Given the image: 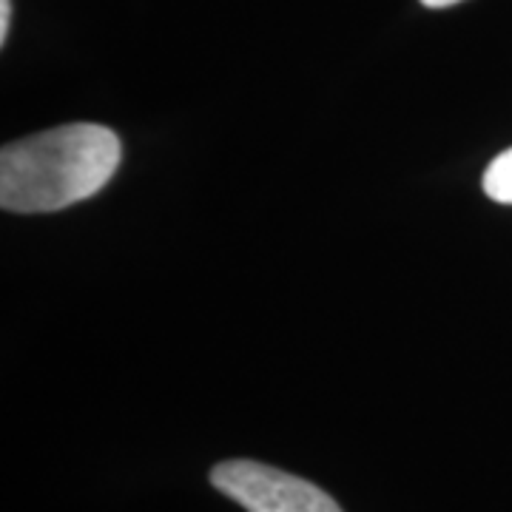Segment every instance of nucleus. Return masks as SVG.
Masks as SVG:
<instances>
[{
  "label": "nucleus",
  "mask_w": 512,
  "mask_h": 512,
  "mask_svg": "<svg viewBox=\"0 0 512 512\" xmlns=\"http://www.w3.org/2000/svg\"><path fill=\"white\" fill-rule=\"evenodd\" d=\"M123 160L120 137L97 123H69L0 151V205L12 214H52L89 200Z\"/></svg>",
  "instance_id": "1"
},
{
  "label": "nucleus",
  "mask_w": 512,
  "mask_h": 512,
  "mask_svg": "<svg viewBox=\"0 0 512 512\" xmlns=\"http://www.w3.org/2000/svg\"><path fill=\"white\" fill-rule=\"evenodd\" d=\"M211 484L248 512H342L316 484L259 461H222Z\"/></svg>",
  "instance_id": "2"
},
{
  "label": "nucleus",
  "mask_w": 512,
  "mask_h": 512,
  "mask_svg": "<svg viewBox=\"0 0 512 512\" xmlns=\"http://www.w3.org/2000/svg\"><path fill=\"white\" fill-rule=\"evenodd\" d=\"M484 194L501 205H512V148L501 151L484 171Z\"/></svg>",
  "instance_id": "3"
},
{
  "label": "nucleus",
  "mask_w": 512,
  "mask_h": 512,
  "mask_svg": "<svg viewBox=\"0 0 512 512\" xmlns=\"http://www.w3.org/2000/svg\"><path fill=\"white\" fill-rule=\"evenodd\" d=\"M9 20H12V0H0V43H6Z\"/></svg>",
  "instance_id": "4"
},
{
  "label": "nucleus",
  "mask_w": 512,
  "mask_h": 512,
  "mask_svg": "<svg viewBox=\"0 0 512 512\" xmlns=\"http://www.w3.org/2000/svg\"><path fill=\"white\" fill-rule=\"evenodd\" d=\"M427 9H447V6H456L461 0H421Z\"/></svg>",
  "instance_id": "5"
}]
</instances>
